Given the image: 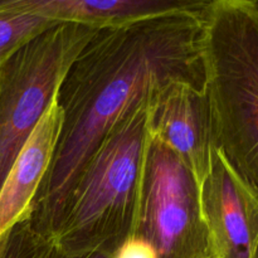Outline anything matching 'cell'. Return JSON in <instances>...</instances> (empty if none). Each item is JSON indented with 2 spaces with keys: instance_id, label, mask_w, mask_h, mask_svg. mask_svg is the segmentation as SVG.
Instances as JSON below:
<instances>
[{
  "instance_id": "cell-1",
  "label": "cell",
  "mask_w": 258,
  "mask_h": 258,
  "mask_svg": "<svg viewBox=\"0 0 258 258\" xmlns=\"http://www.w3.org/2000/svg\"><path fill=\"white\" fill-rule=\"evenodd\" d=\"M204 13H175L100 28L68 68L57 92L63 123L30 218L53 239L81 170L135 106L171 82L206 87Z\"/></svg>"
},
{
  "instance_id": "cell-2",
  "label": "cell",
  "mask_w": 258,
  "mask_h": 258,
  "mask_svg": "<svg viewBox=\"0 0 258 258\" xmlns=\"http://www.w3.org/2000/svg\"><path fill=\"white\" fill-rule=\"evenodd\" d=\"M203 63L214 148L258 201V0H211Z\"/></svg>"
},
{
  "instance_id": "cell-3",
  "label": "cell",
  "mask_w": 258,
  "mask_h": 258,
  "mask_svg": "<svg viewBox=\"0 0 258 258\" xmlns=\"http://www.w3.org/2000/svg\"><path fill=\"white\" fill-rule=\"evenodd\" d=\"M149 100L112 128L76 179L53 234L60 251L115 254L134 236L149 141Z\"/></svg>"
},
{
  "instance_id": "cell-4",
  "label": "cell",
  "mask_w": 258,
  "mask_h": 258,
  "mask_svg": "<svg viewBox=\"0 0 258 258\" xmlns=\"http://www.w3.org/2000/svg\"><path fill=\"white\" fill-rule=\"evenodd\" d=\"M100 28L57 23L0 63V189L68 68Z\"/></svg>"
},
{
  "instance_id": "cell-5",
  "label": "cell",
  "mask_w": 258,
  "mask_h": 258,
  "mask_svg": "<svg viewBox=\"0 0 258 258\" xmlns=\"http://www.w3.org/2000/svg\"><path fill=\"white\" fill-rule=\"evenodd\" d=\"M134 236L149 242L158 258H217L198 181L150 134Z\"/></svg>"
},
{
  "instance_id": "cell-6",
  "label": "cell",
  "mask_w": 258,
  "mask_h": 258,
  "mask_svg": "<svg viewBox=\"0 0 258 258\" xmlns=\"http://www.w3.org/2000/svg\"><path fill=\"white\" fill-rule=\"evenodd\" d=\"M149 134L183 160L199 186L209 175L216 151L206 87L171 82L149 100Z\"/></svg>"
},
{
  "instance_id": "cell-7",
  "label": "cell",
  "mask_w": 258,
  "mask_h": 258,
  "mask_svg": "<svg viewBox=\"0 0 258 258\" xmlns=\"http://www.w3.org/2000/svg\"><path fill=\"white\" fill-rule=\"evenodd\" d=\"M201 198L217 258H252L258 243V201L217 150Z\"/></svg>"
},
{
  "instance_id": "cell-8",
  "label": "cell",
  "mask_w": 258,
  "mask_h": 258,
  "mask_svg": "<svg viewBox=\"0 0 258 258\" xmlns=\"http://www.w3.org/2000/svg\"><path fill=\"white\" fill-rule=\"evenodd\" d=\"M209 3L211 0H0V13L107 28L159 15L204 13Z\"/></svg>"
},
{
  "instance_id": "cell-9",
  "label": "cell",
  "mask_w": 258,
  "mask_h": 258,
  "mask_svg": "<svg viewBox=\"0 0 258 258\" xmlns=\"http://www.w3.org/2000/svg\"><path fill=\"white\" fill-rule=\"evenodd\" d=\"M63 123L57 96L15 158L0 189V233L30 216L33 202L53 161Z\"/></svg>"
},
{
  "instance_id": "cell-10",
  "label": "cell",
  "mask_w": 258,
  "mask_h": 258,
  "mask_svg": "<svg viewBox=\"0 0 258 258\" xmlns=\"http://www.w3.org/2000/svg\"><path fill=\"white\" fill-rule=\"evenodd\" d=\"M54 241L37 229L30 216L0 233V258H50Z\"/></svg>"
},
{
  "instance_id": "cell-11",
  "label": "cell",
  "mask_w": 258,
  "mask_h": 258,
  "mask_svg": "<svg viewBox=\"0 0 258 258\" xmlns=\"http://www.w3.org/2000/svg\"><path fill=\"white\" fill-rule=\"evenodd\" d=\"M57 24L29 14L0 13V63L47 28Z\"/></svg>"
},
{
  "instance_id": "cell-12",
  "label": "cell",
  "mask_w": 258,
  "mask_h": 258,
  "mask_svg": "<svg viewBox=\"0 0 258 258\" xmlns=\"http://www.w3.org/2000/svg\"><path fill=\"white\" fill-rule=\"evenodd\" d=\"M113 258H158V254L149 242L133 236L118 247Z\"/></svg>"
},
{
  "instance_id": "cell-13",
  "label": "cell",
  "mask_w": 258,
  "mask_h": 258,
  "mask_svg": "<svg viewBox=\"0 0 258 258\" xmlns=\"http://www.w3.org/2000/svg\"><path fill=\"white\" fill-rule=\"evenodd\" d=\"M50 258H113V253L106 251H86V252H64L60 251L54 244V249Z\"/></svg>"
},
{
  "instance_id": "cell-14",
  "label": "cell",
  "mask_w": 258,
  "mask_h": 258,
  "mask_svg": "<svg viewBox=\"0 0 258 258\" xmlns=\"http://www.w3.org/2000/svg\"><path fill=\"white\" fill-rule=\"evenodd\" d=\"M252 258H258V243H257L256 248H254V252H253V256H252Z\"/></svg>"
}]
</instances>
